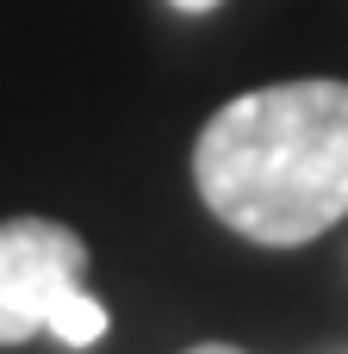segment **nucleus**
Returning a JSON list of instances; mask_svg holds the SVG:
<instances>
[{
    "mask_svg": "<svg viewBox=\"0 0 348 354\" xmlns=\"http://www.w3.org/2000/svg\"><path fill=\"white\" fill-rule=\"evenodd\" d=\"M193 180L218 224L299 249L348 218V81H274L212 112Z\"/></svg>",
    "mask_w": 348,
    "mask_h": 354,
    "instance_id": "f257e3e1",
    "label": "nucleus"
},
{
    "mask_svg": "<svg viewBox=\"0 0 348 354\" xmlns=\"http://www.w3.org/2000/svg\"><path fill=\"white\" fill-rule=\"evenodd\" d=\"M87 243L56 218H6L0 224V348L56 336L68 348H93L106 336V305L81 286Z\"/></svg>",
    "mask_w": 348,
    "mask_h": 354,
    "instance_id": "f03ea898",
    "label": "nucleus"
},
{
    "mask_svg": "<svg viewBox=\"0 0 348 354\" xmlns=\"http://www.w3.org/2000/svg\"><path fill=\"white\" fill-rule=\"evenodd\" d=\"M168 6H181V12H212V6H224V0H168Z\"/></svg>",
    "mask_w": 348,
    "mask_h": 354,
    "instance_id": "7ed1b4c3",
    "label": "nucleus"
},
{
    "mask_svg": "<svg viewBox=\"0 0 348 354\" xmlns=\"http://www.w3.org/2000/svg\"><path fill=\"white\" fill-rule=\"evenodd\" d=\"M187 354H243V348H230V342H199V348H187Z\"/></svg>",
    "mask_w": 348,
    "mask_h": 354,
    "instance_id": "20e7f679",
    "label": "nucleus"
}]
</instances>
